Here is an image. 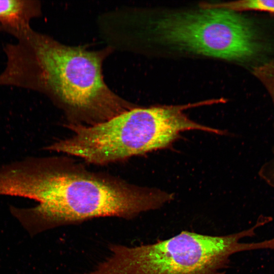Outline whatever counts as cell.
I'll use <instances>...</instances> for the list:
<instances>
[{"label":"cell","instance_id":"cell-3","mask_svg":"<svg viewBox=\"0 0 274 274\" xmlns=\"http://www.w3.org/2000/svg\"><path fill=\"white\" fill-rule=\"evenodd\" d=\"M217 103L218 99L177 106H137L97 125H65L72 134L56 142L54 149L90 164L105 165L166 148L184 131L224 134L222 130L191 120L183 112Z\"/></svg>","mask_w":274,"mask_h":274},{"label":"cell","instance_id":"cell-2","mask_svg":"<svg viewBox=\"0 0 274 274\" xmlns=\"http://www.w3.org/2000/svg\"><path fill=\"white\" fill-rule=\"evenodd\" d=\"M10 190L39 202L33 213L44 229L101 217L130 220L173 199L165 191L90 170L66 155L18 164Z\"/></svg>","mask_w":274,"mask_h":274},{"label":"cell","instance_id":"cell-7","mask_svg":"<svg viewBox=\"0 0 274 274\" xmlns=\"http://www.w3.org/2000/svg\"><path fill=\"white\" fill-rule=\"evenodd\" d=\"M202 9H220L233 12L257 11L274 14V0H242L226 3H202Z\"/></svg>","mask_w":274,"mask_h":274},{"label":"cell","instance_id":"cell-6","mask_svg":"<svg viewBox=\"0 0 274 274\" xmlns=\"http://www.w3.org/2000/svg\"><path fill=\"white\" fill-rule=\"evenodd\" d=\"M41 14L40 1L0 0V31L15 37L30 28V21Z\"/></svg>","mask_w":274,"mask_h":274},{"label":"cell","instance_id":"cell-1","mask_svg":"<svg viewBox=\"0 0 274 274\" xmlns=\"http://www.w3.org/2000/svg\"><path fill=\"white\" fill-rule=\"evenodd\" d=\"M4 47L7 58L0 86H12L47 96L65 116V125L93 126L137 106L114 92L102 72L109 47L89 50L71 46L31 28Z\"/></svg>","mask_w":274,"mask_h":274},{"label":"cell","instance_id":"cell-4","mask_svg":"<svg viewBox=\"0 0 274 274\" xmlns=\"http://www.w3.org/2000/svg\"><path fill=\"white\" fill-rule=\"evenodd\" d=\"M124 37L132 48L142 41H155L203 55L242 61L261 50L251 21L235 12L220 9L172 13L144 18L135 9L127 14Z\"/></svg>","mask_w":274,"mask_h":274},{"label":"cell","instance_id":"cell-8","mask_svg":"<svg viewBox=\"0 0 274 274\" xmlns=\"http://www.w3.org/2000/svg\"><path fill=\"white\" fill-rule=\"evenodd\" d=\"M259 80L267 90L274 105V62L262 70L259 74ZM273 153L272 158L260 169L259 175L266 183L274 188V146Z\"/></svg>","mask_w":274,"mask_h":274},{"label":"cell","instance_id":"cell-5","mask_svg":"<svg viewBox=\"0 0 274 274\" xmlns=\"http://www.w3.org/2000/svg\"><path fill=\"white\" fill-rule=\"evenodd\" d=\"M263 225L225 235L182 231L167 239L137 246L110 244V256L85 274H224L230 257L258 250L259 243H243Z\"/></svg>","mask_w":274,"mask_h":274}]
</instances>
